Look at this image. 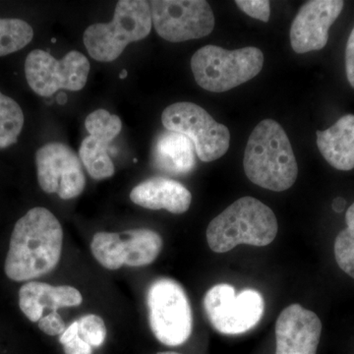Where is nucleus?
<instances>
[{
  "mask_svg": "<svg viewBox=\"0 0 354 354\" xmlns=\"http://www.w3.org/2000/svg\"><path fill=\"white\" fill-rule=\"evenodd\" d=\"M65 354H93V348L80 335L64 344Z\"/></svg>",
  "mask_w": 354,
  "mask_h": 354,
  "instance_id": "29",
  "label": "nucleus"
},
{
  "mask_svg": "<svg viewBox=\"0 0 354 354\" xmlns=\"http://www.w3.org/2000/svg\"><path fill=\"white\" fill-rule=\"evenodd\" d=\"M149 3L156 32L171 43L204 38L215 27L213 10L204 0H153Z\"/></svg>",
  "mask_w": 354,
  "mask_h": 354,
  "instance_id": "10",
  "label": "nucleus"
},
{
  "mask_svg": "<svg viewBox=\"0 0 354 354\" xmlns=\"http://www.w3.org/2000/svg\"><path fill=\"white\" fill-rule=\"evenodd\" d=\"M24 120L19 104L0 92V150L17 143Z\"/></svg>",
  "mask_w": 354,
  "mask_h": 354,
  "instance_id": "21",
  "label": "nucleus"
},
{
  "mask_svg": "<svg viewBox=\"0 0 354 354\" xmlns=\"http://www.w3.org/2000/svg\"><path fill=\"white\" fill-rule=\"evenodd\" d=\"M322 323L313 311L292 304L279 314L276 324V353L317 354Z\"/></svg>",
  "mask_w": 354,
  "mask_h": 354,
  "instance_id": "13",
  "label": "nucleus"
},
{
  "mask_svg": "<svg viewBox=\"0 0 354 354\" xmlns=\"http://www.w3.org/2000/svg\"><path fill=\"white\" fill-rule=\"evenodd\" d=\"M79 335L93 348H101L106 339L108 330L104 321L95 314H88L77 320Z\"/></svg>",
  "mask_w": 354,
  "mask_h": 354,
  "instance_id": "25",
  "label": "nucleus"
},
{
  "mask_svg": "<svg viewBox=\"0 0 354 354\" xmlns=\"http://www.w3.org/2000/svg\"><path fill=\"white\" fill-rule=\"evenodd\" d=\"M346 227L335 237V258L339 268L354 279V203L346 214Z\"/></svg>",
  "mask_w": 354,
  "mask_h": 354,
  "instance_id": "23",
  "label": "nucleus"
},
{
  "mask_svg": "<svg viewBox=\"0 0 354 354\" xmlns=\"http://www.w3.org/2000/svg\"><path fill=\"white\" fill-rule=\"evenodd\" d=\"M195 148L183 134L165 131L158 135L152 150L153 165L158 171L181 176L195 167Z\"/></svg>",
  "mask_w": 354,
  "mask_h": 354,
  "instance_id": "17",
  "label": "nucleus"
},
{
  "mask_svg": "<svg viewBox=\"0 0 354 354\" xmlns=\"http://www.w3.org/2000/svg\"><path fill=\"white\" fill-rule=\"evenodd\" d=\"M317 146L324 158L335 169H354V115L346 114L327 130L316 132Z\"/></svg>",
  "mask_w": 354,
  "mask_h": 354,
  "instance_id": "16",
  "label": "nucleus"
},
{
  "mask_svg": "<svg viewBox=\"0 0 354 354\" xmlns=\"http://www.w3.org/2000/svg\"><path fill=\"white\" fill-rule=\"evenodd\" d=\"M80 291L70 286H53L41 281H28L19 290L21 311L32 323L43 318L44 309L57 311L82 304Z\"/></svg>",
  "mask_w": 354,
  "mask_h": 354,
  "instance_id": "14",
  "label": "nucleus"
},
{
  "mask_svg": "<svg viewBox=\"0 0 354 354\" xmlns=\"http://www.w3.org/2000/svg\"><path fill=\"white\" fill-rule=\"evenodd\" d=\"M85 127L90 136L109 145L120 134L122 122L115 114L101 109L88 114L86 118Z\"/></svg>",
  "mask_w": 354,
  "mask_h": 354,
  "instance_id": "24",
  "label": "nucleus"
},
{
  "mask_svg": "<svg viewBox=\"0 0 354 354\" xmlns=\"http://www.w3.org/2000/svg\"><path fill=\"white\" fill-rule=\"evenodd\" d=\"M95 259L108 270H118L124 266L125 250L122 237L115 232H97L91 242Z\"/></svg>",
  "mask_w": 354,
  "mask_h": 354,
  "instance_id": "20",
  "label": "nucleus"
},
{
  "mask_svg": "<svg viewBox=\"0 0 354 354\" xmlns=\"http://www.w3.org/2000/svg\"><path fill=\"white\" fill-rule=\"evenodd\" d=\"M152 26L148 1L120 0L111 22L88 26L84 32V44L90 57L97 62H114L128 44L147 38Z\"/></svg>",
  "mask_w": 354,
  "mask_h": 354,
  "instance_id": "4",
  "label": "nucleus"
},
{
  "mask_svg": "<svg viewBox=\"0 0 354 354\" xmlns=\"http://www.w3.org/2000/svg\"><path fill=\"white\" fill-rule=\"evenodd\" d=\"M149 324L156 339L167 346H183L193 330L189 298L174 279L153 281L147 290Z\"/></svg>",
  "mask_w": 354,
  "mask_h": 354,
  "instance_id": "6",
  "label": "nucleus"
},
{
  "mask_svg": "<svg viewBox=\"0 0 354 354\" xmlns=\"http://www.w3.org/2000/svg\"><path fill=\"white\" fill-rule=\"evenodd\" d=\"M124 243L127 267H145L157 259L162 249V236L148 228H135L120 234Z\"/></svg>",
  "mask_w": 354,
  "mask_h": 354,
  "instance_id": "18",
  "label": "nucleus"
},
{
  "mask_svg": "<svg viewBox=\"0 0 354 354\" xmlns=\"http://www.w3.org/2000/svg\"><path fill=\"white\" fill-rule=\"evenodd\" d=\"M346 71L348 82L351 87L354 88V28L346 43Z\"/></svg>",
  "mask_w": 354,
  "mask_h": 354,
  "instance_id": "28",
  "label": "nucleus"
},
{
  "mask_svg": "<svg viewBox=\"0 0 354 354\" xmlns=\"http://www.w3.org/2000/svg\"><path fill=\"white\" fill-rule=\"evenodd\" d=\"M78 335V322H77L76 320L74 321V322L72 323L71 325L69 326V327H67L66 329H65L64 332L59 335L60 344H62V346H64V344H67V342L71 341V339H73L74 337H75L76 335Z\"/></svg>",
  "mask_w": 354,
  "mask_h": 354,
  "instance_id": "30",
  "label": "nucleus"
},
{
  "mask_svg": "<svg viewBox=\"0 0 354 354\" xmlns=\"http://www.w3.org/2000/svg\"><path fill=\"white\" fill-rule=\"evenodd\" d=\"M263 65L264 55L254 46L227 50L209 44L191 58L195 81L204 90L213 93L227 92L248 82L260 73Z\"/></svg>",
  "mask_w": 354,
  "mask_h": 354,
  "instance_id": "5",
  "label": "nucleus"
},
{
  "mask_svg": "<svg viewBox=\"0 0 354 354\" xmlns=\"http://www.w3.org/2000/svg\"><path fill=\"white\" fill-rule=\"evenodd\" d=\"M64 230L57 216L37 207L16 223L4 272L11 281H32L57 268L62 258Z\"/></svg>",
  "mask_w": 354,
  "mask_h": 354,
  "instance_id": "1",
  "label": "nucleus"
},
{
  "mask_svg": "<svg viewBox=\"0 0 354 354\" xmlns=\"http://www.w3.org/2000/svg\"><path fill=\"white\" fill-rule=\"evenodd\" d=\"M346 207V200L342 199V198H337L335 199V201L333 202V209H334L335 212L337 213H341L342 209Z\"/></svg>",
  "mask_w": 354,
  "mask_h": 354,
  "instance_id": "31",
  "label": "nucleus"
},
{
  "mask_svg": "<svg viewBox=\"0 0 354 354\" xmlns=\"http://www.w3.org/2000/svg\"><path fill=\"white\" fill-rule=\"evenodd\" d=\"M127 70H122V71H121V73H120V78L121 79H123V78H125V77H127Z\"/></svg>",
  "mask_w": 354,
  "mask_h": 354,
  "instance_id": "32",
  "label": "nucleus"
},
{
  "mask_svg": "<svg viewBox=\"0 0 354 354\" xmlns=\"http://www.w3.org/2000/svg\"><path fill=\"white\" fill-rule=\"evenodd\" d=\"M37 176L41 190L57 193L64 200L74 199L85 189L86 178L77 153L59 142L41 147L36 153Z\"/></svg>",
  "mask_w": 354,
  "mask_h": 354,
  "instance_id": "11",
  "label": "nucleus"
},
{
  "mask_svg": "<svg viewBox=\"0 0 354 354\" xmlns=\"http://www.w3.org/2000/svg\"><path fill=\"white\" fill-rule=\"evenodd\" d=\"M32 38L34 30L26 21L0 18V57L22 50Z\"/></svg>",
  "mask_w": 354,
  "mask_h": 354,
  "instance_id": "22",
  "label": "nucleus"
},
{
  "mask_svg": "<svg viewBox=\"0 0 354 354\" xmlns=\"http://www.w3.org/2000/svg\"><path fill=\"white\" fill-rule=\"evenodd\" d=\"M39 329L44 334L51 335H60L66 329V326L62 317L57 311H51L44 315L38 322Z\"/></svg>",
  "mask_w": 354,
  "mask_h": 354,
  "instance_id": "27",
  "label": "nucleus"
},
{
  "mask_svg": "<svg viewBox=\"0 0 354 354\" xmlns=\"http://www.w3.org/2000/svg\"><path fill=\"white\" fill-rule=\"evenodd\" d=\"M91 65L79 51H69L57 59L48 51L35 50L25 62V75L30 88L41 97H50L59 90H82L88 81Z\"/></svg>",
  "mask_w": 354,
  "mask_h": 354,
  "instance_id": "9",
  "label": "nucleus"
},
{
  "mask_svg": "<svg viewBox=\"0 0 354 354\" xmlns=\"http://www.w3.org/2000/svg\"><path fill=\"white\" fill-rule=\"evenodd\" d=\"M162 122L169 131L187 137L202 162L218 160L230 149L228 128L216 122L211 114L193 102H176L167 106L162 111Z\"/></svg>",
  "mask_w": 354,
  "mask_h": 354,
  "instance_id": "7",
  "label": "nucleus"
},
{
  "mask_svg": "<svg viewBox=\"0 0 354 354\" xmlns=\"http://www.w3.org/2000/svg\"><path fill=\"white\" fill-rule=\"evenodd\" d=\"M235 4L254 19L265 23L270 19V1L268 0H236Z\"/></svg>",
  "mask_w": 354,
  "mask_h": 354,
  "instance_id": "26",
  "label": "nucleus"
},
{
  "mask_svg": "<svg viewBox=\"0 0 354 354\" xmlns=\"http://www.w3.org/2000/svg\"><path fill=\"white\" fill-rule=\"evenodd\" d=\"M109 144L90 136L83 140L79 150L81 162L95 180H104L114 174L115 167L109 155Z\"/></svg>",
  "mask_w": 354,
  "mask_h": 354,
  "instance_id": "19",
  "label": "nucleus"
},
{
  "mask_svg": "<svg viewBox=\"0 0 354 354\" xmlns=\"http://www.w3.org/2000/svg\"><path fill=\"white\" fill-rule=\"evenodd\" d=\"M203 305L209 323L223 335H241L252 329L265 310L259 291L245 290L236 295L234 286L227 283L209 288Z\"/></svg>",
  "mask_w": 354,
  "mask_h": 354,
  "instance_id": "8",
  "label": "nucleus"
},
{
  "mask_svg": "<svg viewBox=\"0 0 354 354\" xmlns=\"http://www.w3.org/2000/svg\"><path fill=\"white\" fill-rule=\"evenodd\" d=\"M158 354H180V353H174V351H165V353H158Z\"/></svg>",
  "mask_w": 354,
  "mask_h": 354,
  "instance_id": "33",
  "label": "nucleus"
},
{
  "mask_svg": "<svg viewBox=\"0 0 354 354\" xmlns=\"http://www.w3.org/2000/svg\"><path fill=\"white\" fill-rule=\"evenodd\" d=\"M130 199L134 204L150 209H167L169 213H185L190 208V191L174 179L153 177L133 188Z\"/></svg>",
  "mask_w": 354,
  "mask_h": 354,
  "instance_id": "15",
  "label": "nucleus"
},
{
  "mask_svg": "<svg viewBox=\"0 0 354 354\" xmlns=\"http://www.w3.org/2000/svg\"><path fill=\"white\" fill-rule=\"evenodd\" d=\"M278 234V221L271 208L253 197L232 203L209 223L207 241L212 251L225 253L241 244L269 245Z\"/></svg>",
  "mask_w": 354,
  "mask_h": 354,
  "instance_id": "3",
  "label": "nucleus"
},
{
  "mask_svg": "<svg viewBox=\"0 0 354 354\" xmlns=\"http://www.w3.org/2000/svg\"><path fill=\"white\" fill-rule=\"evenodd\" d=\"M243 167L249 180L265 189L283 192L295 183L297 158L279 122L265 120L254 128L244 152Z\"/></svg>",
  "mask_w": 354,
  "mask_h": 354,
  "instance_id": "2",
  "label": "nucleus"
},
{
  "mask_svg": "<svg viewBox=\"0 0 354 354\" xmlns=\"http://www.w3.org/2000/svg\"><path fill=\"white\" fill-rule=\"evenodd\" d=\"M342 0H311L301 6L290 27L292 50L298 55L320 50L329 41V30L341 15Z\"/></svg>",
  "mask_w": 354,
  "mask_h": 354,
  "instance_id": "12",
  "label": "nucleus"
}]
</instances>
